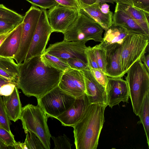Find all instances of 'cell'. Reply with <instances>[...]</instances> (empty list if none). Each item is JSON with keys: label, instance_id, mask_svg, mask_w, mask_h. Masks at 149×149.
<instances>
[{"label": "cell", "instance_id": "obj_38", "mask_svg": "<svg viewBox=\"0 0 149 149\" xmlns=\"http://www.w3.org/2000/svg\"><path fill=\"white\" fill-rule=\"evenodd\" d=\"M58 4L63 6L74 8L78 9L81 8L78 0H55Z\"/></svg>", "mask_w": 149, "mask_h": 149}, {"label": "cell", "instance_id": "obj_13", "mask_svg": "<svg viewBox=\"0 0 149 149\" xmlns=\"http://www.w3.org/2000/svg\"><path fill=\"white\" fill-rule=\"evenodd\" d=\"M107 105L111 108L121 102H128L130 94L126 81L121 77H108L105 87Z\"/></svg>", "mask_w": 149, "mask_h": 149}, {"label": "cell", "instance_id": "obj_37", "mask_svg": "<svg viewBox=\"0 0 149 149\" xmlns=\"http://www.w3.org/2000/svg\"><path fill=\"white\" fill-rule=\"evenodd\" d=\"M132 6L149 13V0H131Z\"/></svg>", "mask_w": 149, "mask_h": 149}, {"label": "cell", "instance_id": "obj_39", "mask_svg": "<svg viewBox=\"0 0 149 149\" xmlns=\"http://www.w3.org/2000/svg\"><path fill=\"white\" fill-rule=\"evenodd\" d=\"M17 26L11 22L0 20V34L12 30Z\"/></svg>", "mask_w": 149, "mask_h": 149}, {"label": "cell", "instance_id": "obj_5", "mask_svg": "<svg viewBox=\"0 0 149 149\" xmlns=\"http://www.w3.org/2000/svg\"><path fill=\"white\" fill-rule=\"evenodd\" d=\"M48 117L38 105L28 104L22 108L20 119L26 134L33 132L41 141L46 149L50 148L51 135L47 124Z\"/></svg>", "mask_w": 149, "mask_h": 149}, {"label": "cell", "instance_id": "obj_42", "mask_svg": "<svg viewBox=\"0 0 149 149\" xmlns=\"http://www.w3.org/2000/svg\"><path fill=\"white\" fill-rule=\"evenodd\" d=\"M99 8L101 11L104 14H108L110 11L109 6L106 3L100 4Z\"/></svg>", "mask_w": 149, "mask_h": 149}, {"label": "cell", "instance_id": "obj_2", "mask_svg": "<svg viewBox=\"0 0 149 149\" xmlns=\"http://www.w3.org/2000/svg\"><path fill=\"white\" fill-rule=\"evenodd\" d=\"M107 106L102 103L90 104L82 118L73 127L76 149L97 148Z\"/></svg>", "mask_w": 149, "mask_h": 149}, {"label": "cell", "instance_id": "obj_27", "mask_svg": "<svg viewBox=\"0 0 149 149\" xmlns=\"http://www.w3.org/2000/svg\"><path fill=\"white\" fill-rule=\"evenodd\" d=\"M98 65L101 70L105 73L106 52L105 49L98 45L92 47Z\"/></svg>", "mask_w": 149, "mask_h": 149}, {"label": "cell", "instance_id": "obj_28", "mask_svg": "<svg viewBox=\"0 0 149 149\" xmlns=\"http://www.w3.org/2000/svg\"><path fill=\"white\" fill-rule=\"evenodd\" d=\"M26 134L24 142L28 149H46L41 141L33 133L28 132Z\"/></svg>", "mask_w": 149, "mask_h": 149}, {"label": "cell", "instance_id": "obj_17", "mask_svg": "<svg viewBox=\"0 0 149 149\" xmlns=\"http://www.w3.org/2000/svg\"><path fill=\"white\" fill-rule=\"evenodd\" d=\"M113 24L121 26L128 33L148 36L144 31L121 7L118 3L113 14Z\"/></svg>", "mask_w": 149, "mask_h": 149}, {"label": "cell", "instance_id": "obj_26", "mask_svg": "<svg viewBox=\"0 0 149 149\" xmlns=\"http://www.w3.org/2000/svg\"><path fill=\"white\" fill-rule=\"evenodd\" d=\"M41 56L45 62L57 69L64 71L70 68L67 61L63 59L45 52Z\"/></svg>", "mask_w": 149, "mask_h": 149}, {"label": "cell", "instance_id": "obj_40", "mask_svg": "<svg viewBox=\"0 0 149 149\" xmlns=\"http://www.w3.org/2000/svg\"><path fill=\"white\" fill-rule=\"evenodd\" d=\"M81 8L88 6H90L96 3L97 0H78Z\"/></svg>", "mask_w": 149, "mask_h": 149}, {"label": "cell", "instance_id": "obj_7", "mask_svg": "<svg viewBox=\"0 0 149 149\" xmlns=\"http://www.w3.org/2000/svg\"><path fill=\"white\" fill-rule=\"evenodd\" d=\"M75 99L58 86L37 100L38 105L47 117L56 118L68 109Z\"/></svg>", "mask_w": 149, "mask_h": 149}, {"label": "cell", "instance_id": "obj_3", "mask_svg": "<svg viewBox=\"0 0 149 149\" xmlns=\"http://www.w3.org/2000/svg\"><path fill=\"white\" fill-rule=\"evenodd\" d=\"M125 77L133 111L138 116L146 95L149 93V74L141 59L129 68Z\"/></svg>", "mask_w": 149, "mask_h": 149}, {"label": "cell", "instance_id": "obj_36", "mask_svg": "<svg viewBox=\"0 0 149 149\" xmlns=\"http://www.w3.org/2000/svg\"><path fill=\"white\" fill-rule=\"evenodd\" d=\"M17 86L16 83L12 82L3 84L0 88V95L8 96L10 95Z\"/></svg>", "mask_w": 149, "mask_h": 149}, {"label": "cell", "instance_id": "obj_19", "mask_svg": "<svg viewBox=\"0 0 149 149\" xmlns=\"http://www.w3.org/2000/svg\"><path fill=\"white\" fill-rule=\"evenodd\" d=\"M18 88L16 86L13 92L8 96H2L4 108L10 120L15 122L20 119L22 109Z\"/></svg>", "mask_w": 149, "mask_h": 149}, {"label": "cell", "instance_id": "obj_49", "mask_svg": "<svg viewBox=\"0 0 149 149\" xmlns=\"http://www.w3.org/2000/svg\"><path fill=\"white\" fill-rule=\"evenodd\" d=\"M3 85H2V84H0V87L1 86Z\"/></svg>", "mask_w": 149, "mask_h": 149}, {"label": "cell", "instance_id": "obj_34", "mask_svg": "<svg viewBox=\"0 0 149 149\" xmlns=\"http://www.w3.org/2000/svg\"><path fill=\"white\" fill-rule=\"evenodd\" d=\"M33 6L46 10L58 4L55 0H26Z\"/></svg>", "mask_w": 149, "mask_h": 149}, {"label": "cell", "instance_id": "obj_16", "mask_svg": "<svg viewBox=\"0 0 149 149\" xmlns=\"http://www.w3.org/2000/svg\"><path fill=\"white\" fill-rule=\"evenodd\" d=\"M121 45L118 43L101 47L104 48L106 50L105 74L108 77L122 78L125 75L122 71L121 65Z\"/></svg>", "mask_w": 149, "mask_h": 149}, {"label": "cell", "instance_id": "obj_8", "mask_svg": "<svg viewBox=\"0 0 149 149\" xmlns=\"http://www.w3.org/2000/svg\"><path fill=\"white\" fill-rule=\"evenodd\" d=\"M41 13V9L32 6L24 16L20 46L14 58L17 64L25 60Z\"/></svg>", "mask_w": 149, "mask_h": 149}, {"label": "cell", "instance_id": "obj_47", "mask_svg": "<svg viewBox=\"0 0 149 149\" xmlns=\"http://www.w3.org/2000/svg\"><path fill=\"white\" fill-rule=\"evenodd\" d=\"M11 148V147L7 146L0 139V149Z\"/></svg>", "mask_w": 149, "mask_h": 149}, {"label": "cell", "instance_id": "obj_23", "mask_svg": "<svg viewBox=\"0 0 149 149\" xmlns=\"http://www.w3.org/2000/svg\"><path fill=\"white\" fill-rule=\"evenodd\" d=\"M128 33L122 27L113 24L105 31L103 38V41L98 45L102 47L114 43L121 45L124 39Z\"/></svg>", "mask_w": 149, "mask_h": 149}, {"label": "cell", "instance_id": "obj_35", "mask_svg": "<svg viewBox=\"0 0 149 149\" xmlns=\"http://www.w3.org/2000/svg\"><path fill=\"white\" fill-rule=\"evenodd\" d=\"M96 80L103 86L106 87L108 81V76L100 68H89Z\"/></svg>", "mask_w": 149, "mask_h": 149}, {"label": "cell", "instance_id": "obj_15", "mask_svg": "<svg viewBox=\"0 0 149 149\" xmlns=\"http://www.w3.org/2000/svg\"><path fill=\"white\" fill-rule=\"evenodd\" d=\"M81 70L84 77L85 94L89 104H107L105 87L96 80L89 69Z\"/></svg>", "mask_w": 149, "mask_h": 149}, {"label": "cell", "instance_id": "obj_10", "mask_svg": "<svg viewBox=\"0 0 149 149\" xmlns=\"http://www.w3.org/2000/svg\"><path fill=\"white\" fill-rule=\"evenodd\" d=\"M79 10L59 4L49 9L47 18L53 32L64 33L74 22Z\"/></svg>", "mask_w": 149, "mask_h": 149}, {"label": "cell", "instance_id": "obj_45", "mask_svg": "<svg viewBox=\"0 0 149 149\" xmlns=\"http://www.w3.org/2000/svg\"><path fill=\"white\" fill-rule=\"evenodd\" d=\"M114 2L120 4H125L132 6L131 0H113Z\"/></svg>", "mask_w": 149, "mask_h": 149}, {"label": "cell", "instance_id": "obj_14", "mask_svg": "<svg viewBox=\"0 0 149 149\" xmlns=\"http://www.w3.org/2000/svg\"><path fill=\"white\" fill-rule=\"evenodd\" d=\"M89 104L85 94L76 98L71 106L56 119L62 125L73 127L82 118Z\"/></svg>", "mask_w": 149, "mask_h": 149}, {"label": "cell", "instance_id": "obj_48", "mask_svg": "<svg viewBox=\"0 0 149 149\" xmlns=\"http://www.w3.org/2000/svg\"><path fill=\"white\" fill-rule=\"evenodd\" d=\"M10 82H9L8 81H7L5 79H4L0 77V84L3 85V84L8 83H10Z\"/></svg>", "mask_w": 149, "mask_h": 149}, {"label": "cell", "instance_id": "obj_43", "mask_svg": "<svg viewBox=\"0 0 149 149\" xmlns=\"http://www.w3.org/2000/svg\"><path fill=\"white\" fill-rule=\"evenodd\" d=\"M13 149H28L24 142L21 143L19 141L16 142V144L13 147Z\"/></svg>", "mask_w": 149, "mask_h": 149}, {"label": "cell", "instance_id": "obj_41", "mask_svg": "<svg viewBox=\"0 0 149 149\" xmlns=\"http://www.w3.org/2000/svg\"><path fill=\"white\" fill-rule=\"evenodd\" d=\"M141 59L143 63V64L147 71H149V55L148 54L145 55L144 54L141 57Z\"/></svg>", "mask_w": 149, "mask_h": 149}, {"label": "cell", "instance_id": "obj_6", "mask_svg": "<svg viewBox=\"0 0 149 149\" xmlns=\"http://www.w3.org/2000/svg\"><path fill=\"white\" fill-rule=\"evenodd\" d=\"M149 37L129 33L121 44L120 62L125 74L130 67L145 54L148 45Z\"/></svg>", "mask_w": 149, "mask_h": 149}, {"label": "cell", "instance_id": "obj_1", "mask_svg": "<svg viewBox=\"0 0 149 149\" xmlns=\"http://www.w3.org/2000/svg\"><path fill=\"white\" fill-rule=\"evenodd\" d=\"M18 65V88L27 97L37 99L58 86L63 72L46 63L41 55Z\"/></svg>", "mask_w": 149, "mask_h": 149}, {"label": "cell", "instance_id": "obj_29", "mask_svg": "<svg viewBox=\"0 0 149 149\" xmlns=\"http://www.w3.org/2000/svg\"><path fill=\"white\" fill-rule=\"evenodd\" d=\"M54 141L55 149H71L70 139L65 134L55 137L51 136Z\"/></svg>", "mask_w": 149, "mask_h": 149}, {"label": "cell", "instance_id": "obj_21", "mask_svg": "<svg viewBox=\"0 0 149 149\" xmlns=\"http://www.w3.org/2000/svg\"><path fill=\"white\" fill-rule=\"evenodd\" d=\"M18 76V65L14 59L0 57V77L17 84Z\"/></svg>", "mask_w": 149, "mask_h": 149}, {"label": "cell", "instance_id": "obj_44", "mask_svg": "<svg viewBox=\"0 0 149 149\" xmlns=\"http://www.w3.org/2000/svg\"><path fill=\"white\" fill-rule=\"evenodd\" d=\"M13 29L0 34V46Z\"/></svg>", "mask_w": 149, "mask_h": 149}, {"label": "cell", "instance_id": "obj_30", "mask_svg": "<svg viewBox=\"0 0 149 149\" xmlns=\"http://www.w3.org/2000/svg\"><path fill=\"white\" fill-rule=\"evenodd\" d=\"M10 121L4 108L2 96L0 95V127L11 133L10 128L11 123Z\"/></svg>", "mask_w": 149, "mask_h": 149}, {"label": "cell", "instance_id": "obj_24", "mask_svg": "<svg viewBox=\"0 0 149 149\" xmlns=\"http://www.w3.org/2000/svg\"><path fill=\"white\" fill-rule=\"evenodd\" d=\"M138 116L140 120L139 123L142 124L149 146V93L145 97L141 110Z\"/></svg>", "mask_w": 149, "mask_h": 149}, {"label": "cell", "instance_id": "obj_4", "mask_svg": "<svg viewBox=\"0 0 149 149\" xmlns=\"http://www.w3.org/2000/svg\"><path fill=\"white\" fill-rule=\"evenodd\" d=\"M102 27L81 8L73 24L66 31L63 40L86 42L93 40L101 42L103 40Z\"/></svg>", "mask_w": 149, "mask_h": 149}, {"label": "cell", "instance_id": "obj_20", "mask_svg": "<svg viewBox=\"0 0 149 149\" xmlns=\"http://www.w3.org/2000/svg\"><path fill=\"white\" fill-rule=\"evenodd\" d=\"M100 4L95 3L81 8L106 31L113 25V13L111 11L108 14L102 13L100 9Z\"/></svg>", "mask_w": 149, "mask_h": 149}, {"label": "cell", "instance_id": "obj_18", "mask_svg": "<svg viewBox=\"0 0 149 149\" xmlns=\"http://www.w3.org/2000/svg\"><path fill=\"white\" fill-rule=\"evenodd\" d=\"M22 22L17 25L0 46V57L14 59L20 44Z\"/></svg>", "mask_w": 149, "mask_h": 149}, {"label": "cell", "instance_id": "obj_9", "mask_svg": "<svg viewBox=\"0 0 149 149\" xmlns=\"http://www.w3.org/2000/svg\"><path fill=\"white\" fill-rule=\"evenodd\" d=\"M52 30L49 22L47 10L42 9L40 15L29 51L24 61L40 56L46 49Z\"/></svg>", "mask_w": 149, "mask_h": 149}, {"label": "cell", "instance_id": "obj_33", "mask_svg": "<svg viewBox=\"0 0 149 149\" xmlns=\"http://www.w3.org/2000/svg\"><path fill=\"white\" fill-rule=\"evenodd\" d=\"M85 53L89 68H100L92 47L90 46L87 47Z\"/></svg>", "mask_w": 149, "mask_h": 149}, {"label": "cell", "instance_id": "obj_12", "mask_svg": "<svg viewBox=\"0 0 149 149\" xmlns=\"http://www.w3.org/2000/svg\"><path fill=\"white\" fill-rule=\"evenodd\" d=\"M58 86L75 98L85 94L84 77L81 70L70 68L63 71Z\"/></svg>", "mask_w": 149, "mask_h": 149}, {"label": "cell", "instance_id": "obj_25", "mask_svg": "<svg viewBox=\"0 0 149 149\" xmlns=\"http://www.w3.org/2000/svg\"><path fill=\"white\" fill-rule=\"evenodd\" d=\"M24 16L0 4V20L13 23L16 25L21 23Z\"/></svg>", "mask_w": 149, "mask_h": 149}, {"label": "cell", "instance_id": "obj_11", "mask_svg": "<svg viewBox=\"0 0 149 149\" xmlns=\"http://www.w3.org/2000/svg\"><path fill=\"white\" fill-rule=\"evenodd\" d=\"M86 42L63 40L50 44L45 52L67 61L70 58H79L87 63Z\"/></svg>", "mask_w": 149, "mask_h": 149}, {"label": "cell", "instance_id": "obj_22", "mask_svg": "<svg viewBox=\"0 0 149 149\" xmlns=\"http://www.w3.org/2000/svg\"><path fill=\"white\" fill-rule=\"evenodd\" d=\"M118 4L149 36V13L130 5Z\"/></svg>", "mask_w": 149, "mask_h": 149}, {"label": "cell", "instance_id": "obj_46", "mask_svg": "<svg viewBox=\"0 0 149 149\" xmlns=\"http://www.w3.org/2000/svg\"><path fill=\"white\" fill-rule=\"evenodd\" d=\"M107 2L114 4V1L113 0H97L96 3H98L101 4Z\"/></svg>", "mask_w": 149, "mask_h": 149}, {"label": "cell", "instance_id": "obj_31", "mask_svg": "<svg viewBox=\"0 0 149 149\" xmlns=\"http://www.w3.org/2000/svg\"><path fill=\"white\" fill-rule=\"evenodd\" d=\"M0 139L7 146L13 149L16 141L12 133L0 127Z\"/></svg>", "mask_w": 149, "mask_h": 149}, {"label": "cell", "instance_id": "obj_32", "mask_svg": "<svg viewBox=\"0 0 149 149\" xmlns=\"http://www.w3.org/2000/svg\"><path fill=\"white\" fill-rule=\"evenodd\" d=\"M67 62L71 68L80 70L89 69L87 63L78 58H69Z\"/></svg>", "mask_w": 149, "mask_h": 149}]
</instances>
